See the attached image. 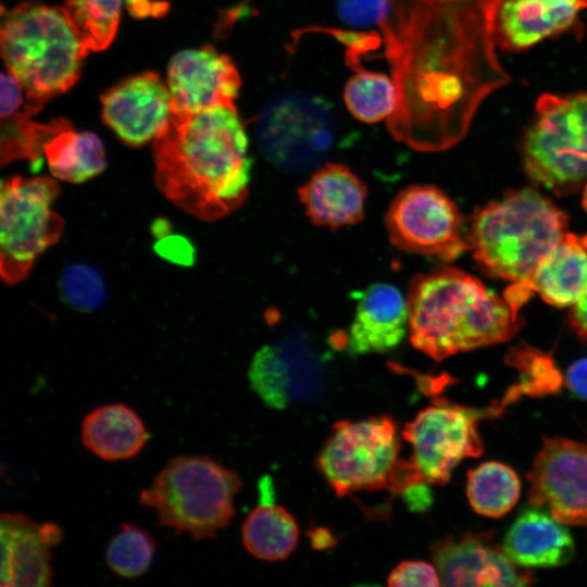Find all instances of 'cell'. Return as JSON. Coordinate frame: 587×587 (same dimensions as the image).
I'll list each match as a JSON object with an SVG mask.
<instances>
[{
	"label": "cell",
	"instance_id": "1",
	"mask_svg": "<svg viewBox=\"0 0 587 587\" xmlns=\"http://www.w3.org/2000/svg\"><path fill=\"white\" fill-rule=\"evenodd\" d=\"M503 0H383L377 24L396 88L390 135L413 150L461 141L482 102L510 77L496 53Z\"/></svg>",
	"mask_w": 587,
	"mask_h": 587
},
{
	"label": "cell",
	"instance_id": "2",
	"mask_svg": "<svg viewBox=\"0 0 587 587\" xmlns=\"http://www.w3.org/2000/svg\"><path fill=\"white\" fill-rule=\"evenodd\" d=\"M153 157L158 188L197 218H222L248 197L251 159L236 107L172 115L153 140Z\"/></svg>",
	"mask_w": 587,
	"mask_h": 587
},
{
	"label": "cell",
	"instance_id": "3",
	"mask_svg": "<svg viewBox=\"0 0 587 587\" xmlns=\"http://www.w3.org/2000/svg\"><path fill=\"white\" fill-rule=\"evenodd\" d=\"M407 302L410 341L435 361L505 342L522 327L503 297L451 266L416 275Z\"/></svg>",
	"mask_w": 587,
	"mask_h": 587
},
{
	"label": "cell",
	"instance_id": "4",
	"mask_svg": "<svg viewBox=\"0 0 587 587\" xmlns=\"http://www.w3.org/2000/svg\"><path fill=\"white\" fill-rule=\"evenodd\" d=\"M567 226V215L537 190L514 189L474 212L467 241L488 275L523 283L533 277Z\"/></svg>",
	"mask_w": 587,
	"mask_h": 587
},
{
	"label": "cell",
	"instance_id": "5",
	"mask_svg": "<svg viewBox=\"0 0 587 587\" xmlns=\"http://www.w3.org/2000/svg\"><path fill=\"white\" fill-rule=\"evenodd\" d=\"M0 36L7 70L42 107L76 83L89 52L62 7L18 4L2 14Z\"/></svg>",
	"mask_w": 587,
	"mask_h": 587
},
{
	"label": "cell",
	"instance_id": "6",
	"mask_svg": "<svg viewBox=\"0 0 587 587\" xmlns=\"http://www.w3.org/2000/svg\"><path fill=\"white\" fill-rule=\"evenodd\" d=\"M239 475L205 455L171 459L139 495L159 523L197 540L214 538L235 514Z\"/></svg>",
	"mask_w": 587,
	"mask_h": 587
},
{
	"label": "cell",
	"instance_id": "7",
	"mask_svg": "<svg viewBox=\"0 0 587 587\" xmlns=\"http://www.w3.org/2000/svg\"><path fill=\"white\" fill-rule=\"evenodd\" d=\"M522 143L523 167L533 184L558 196L587 182V92L542 95Z\"/></svg>",
	"mask_w": 587,
	"mask_h": 587
},
{
	"label": "cell",
	"instance_id": "8",
	"mask_svg": "<svg viewBox=\"0 0 587 587\" xmlns=\"http://www.w3.org/2000/svg\"><path fill=\"white\" fill-rule=\"evenodd\" d=\"M397 425L388 415L342 420L316 457V467L338 497L389 489L400 461Z\"/></svg>",
	"mask_w": 587,
	"mask_h": 587
},
{
	"label": "cell",
	"instance_id": "9",
	"mask_svg": "<svg viewBox=\"0 0 587 587\" xmlns=\"http://www.w3.org/2000/svg\"><path fill=\"white\" fill-rule=\"evenodd\" d=\"M60 195L47 176H13L1 183L0 272L8 285L22 282L36 260L59 241L64 221L51 207Z\"/></svg>",
	"mask_w": 587,
	"mask_h": 587
},
{
	"label": "cell",
	"instance_id": "10",
	"mask_svg": "<svg viewBox=\"0 0 587 587\" xmlns=\"http://www.w3.org/2000/svg\"><path fill=\"white\" fill-rule=\"evenodd\" d=\"M503 410L499 401L474 409L436 397L402 430L403 439L413 449L410 461L421 478L428 485H444L461 461L479 457L484 450L478 432L480 419L497 416Z\"/></svg>",
	"mask_w": 587,
	"mask_h": 587
},
{
	"label": "cell",
	"instance_id": "11",
	"mask_svg": "<svg viewBox=\"0 0 587 587\" xmlns=\"http://www.w3.org/2000/svg\"><path fill=\"white\" fill-rule=\"evenodd\" d=\"M385 226L390 242L407 252L451 262L470 249L459 208L433 185L402 189L385 214Z\"/></svg>",
	"mask_w": 587,
	"mask_h": 587
},
{
	"label": "cell",
	"instance_id": "12",
	"mask_svg": "<svg viewBox=\"0 0 587 587\" xmlns=\"http://www.w3.org/2000/svg\"><path fill=\"white\" fill-rule=\"evenodd\" d=\"M332 114L314 96L294 92L279 97L258 123L260 147L275 165L298 171L313 166L330 148Z\"/></svg>",
	"mask_w": 587,
	"mask_h": 587
},
{
	"label": "cell",
	"instance_id": "13",
	"mask_svg": "<svg viewBox=\"0 0 587 587\" xmlns=\"http://www.w3.org/2000/svg\"><path fill=\"white\" fill-rule=\"evenodd\" d=\"M248 377L252 389L273 409L315 401L326 388L324 361L304 334L262 347Z\"/></svg>",
	"mask_w": 587,
	"mask_h": 587
},
{
	"label": "cell",
	"instance_id": "14",
	"mask_svg": "<svg viewBox=\"0 0 587 587\" xmlns=\"http://www.w3.org/2000/svg\"><path fill=\"white\" fill-rule=\"evenodd\" d=\"M527 479L530 504L565 525H587V446L545 437Z\"/></svg>",
	"mask_w": 587,
	"mask_h": 587
},
{
	"label": "cell",
	"instance_id": "15",
	"mask_svg": "<svg viewBox=\"0 0 587 587\" xmlns=\"http://www.w3.org/2000/svg\"><path fill=\"white\" fill-rule=\"evenodd\" d=\"M434 564L445 586H528L534 575L513 563L494 535H449L430 547Z\"/></svg>",
	"mask_w": 587,
	"mask_h": 587
},
{
	"label": "cell",
	"instance_id": "16",
	"mask_svg": "<svg viewBox=\"0 0 587 587\" xmlns=\"http://www.w3.org/2000/svg\"><path fill=\"white\" fill-rule=\"evenodd\" d=\"M172 115L232 107L240 88L239 73L232 60L211 46L178 52L167 67Z\"/></svg>",
	"mask_w": 587,
	"mask_h": 587
},
{
	"label": "cell",
	"instance_id": "17",
	"mask_svg": "<svg viewBox=\"0 0 587 587\" xmlns=\"http://www.w3.org/2000/svg\"><path fill=\"white\" fill-rule=\"evenodd\" d=\"M104 123L127 145L153 141L172 116L167 84L146 72L115 85L101 97Z\"/></svg>",
	"mask_w": 587,
	"mask_h": 587
},
{
	"label": "cell",
	"instance_id": "18",
	"mask_svg": "<svg viewBox=\"0 0 587 587\" xmlns=\"http://www.w3.org/2000/svg\"><path fill=\"white\" fill-rule=\"evenodd\" d=\"M62 537L57 524H38L22 513H2L0 585L50 586L53 579L51 549Z\"/></svg>",
	"mask_w": 587,
	"mask_h": 587
},
{
	"label": "cell",
	"instance_id": "19",
	"mask_svg": "<svg viewBox=\"0 0 587 587\" xmlns=\"http://www.w3.org/2000/svg\"><path fill=\"white\" fill-rule=\"evenodd\" d=\"M587 291V235L566 233L523 283H511L503 292L511 309L520 313L536 292L548 304L565 308L575 304Z\"/></svg>",
	"mask_w": 587,
	"mask_h": 587
},
{
	"label": "cell",
	"instance_id": "20",
	"mask_svg": "<svg viewBox=\"0 0 587 587\" xmlns=\"http://www.w3.org/2000/svg\"><path fill=\"white\" fill-rule=\"evenodd\" d=\"M42 105L27 100L21 83L8 71L1 74V165L27 160L37 171L42 165L46 142L57 133L72 127L65 118L48 123L32 120Z\"/></svg>",
	"mask_w": 587,
	"mask_h": 587
},
{
	"label": "cell",
	"instance_id": "21",
	"mask_svg": "<svg viewBox=\"0 0 587 587\" xmlns=\"http://www.w3.org/2000/svg\"><path fill=\"white\" fill-rule=\"evenodd\" d=\"M409 332L407 297L394 285L377 283L358 294L348 350L359 355L396 348Z\"/></svg>",
	"mask_w": 587,
	"mask_h": 587
},
{
	"label": "cell",
	"instance_id": "22",
	"mask_svg": "<svg viewBox=\"0 0 587 587\" xmlns=\"http://www.w3.org/2000/svg\"><path fill=\"white\" fill-rule=\"evenodd\" d=\"M366 198L362 179L339 163L321 165L298 189V200L310 221L330 229L361 222Z\"/></svg>",
	"mask_w": 587,
	"mask_h": 587
},
{
	"label": "cell",
	"instance_id": "23",
	"mask_svg": "<svg viewBox=\"0 0 587 587\" xmlns=\"http://www.w3.org/2000/svg\"><path fill=\"white\" fill-rule=\"evenodd\" d=\"M502 548L513 563L525 569L561 566L574 555V540L564 523L533 504L516 516Z\"/></svg>",
	"mask_w": 587,
	"mask_h": 587
},
{
	"label": "cell",
	"instance_id": "24",
	"mask_svg": "<svg viewBox=\"0 0 587 587\" xmlns=\"http://www.w3.org/2000/svg\"><path fill=\"white\" fill-rule=\"evenodd\" d=\"M587 0H503L496 38L508 51L525 50L542 39L569 28Z\"/></svg>",
	"mask_w": 587,
	"mask_h": 587
},
{
	"label": "cell",
	"instance_id": "25",
	"mask_svg": "<svg viewBox=\"0 0 587 587\" xmlns=\"http://www.w3.org/2000/svg\"><path fill=\"white\" fill-rule=\"evenodd\" d=\"M83 445L105 461L127 460L137 455L148 440L140 416L124 403H109L93 409L83 420Z\"/></svg>",
	"mask_w": 587,
	"mask_h": 587
},
{
	"label": "cell",
	"instance_id": "26",
	"mask_svg": "<svg viewBox=\"0 0 587 587\" xmlns=\"http://www.w3.org/2000/svg\"><path fill=\"white\" fill-rule=\"evenodd\" d=\"M45 157L55 178L74 184L99 175L107 165L100 138L90 132H75L73 126L57 133L46 142Z\"/></svg>",
	"mask_w": 587,
	"mask_h": 587
},
{
	"label": "cell",
	"instance_id": "27",
	"mask_svg": "<svg viewBox=\"0 0 587 587\" xmlns=\"http://www.w3.org/2000/svg\"><path fill=\"white\" fill-rule=\"evenodd\" d=\"M246 550L264 561L288 558L299 540V527L294 516L282 505L262 501L246 517L241 527Z\"/></svg>",
	"mask_w": 587,
	"mask_h": 587
},
{
	"label": "cell",
	"instance_id": "28",
	"mask_svg": "<svg viewBox=\"0 0 587 587\" xmlns=\"http://www.w3.org/2000/svg\"><path fill=\"white\" fill-rule=\"evenodd\" d=\"M521 483L509 465L489 461L467 474L466 495L472 508L480 515L500 517L517 502Z\"/></svg>",
	"mask_w": 587,
	"mask_h": 587
},
{
	"label": "cell",
	"instance_id": "29",
	"mask_svg": "<svg viewBox=\"0 0 587 587\" xmlns=\"http://www.w3.org/2000/svg\"><path fill=\"white\" fill-rule=\"evenodd\" d=\"M507 365L520 376L513 385L521 396L544 397L561 391L565 379L557 366L551 352L521 342L512 347L504 357Z\"/></svg>",
	"mask_w": 587,
	"mask_h": 587
},
{
	"label": "cell",
	"instance_id": "30",
	"mask_svg": "<svg viewBox=\"0 0 587 587\" xmlns=\"http://www.w3.org/2000/svg\"><path fill=\"white\" fill-rule=\"evenodd\" d=\"M351 114L365 123L388 118L396 108V88L383 73L359 68L348 80L344 93Z\"/></svg>",
	"mask_w": 587,
	"mask_h": 587
},
{
	"label": "cell",
	"instance_id": "31",
	"mask_svg": "<svg viewBox=\"0 0 587 587\" xmlns=\"http://www.w3.org/2000/svg\"><path fill=\"white\" fill-rule=\"evenodd\" d=\"M123 1L65 0L62 8L89 51H100L117 32Z\"/></svg>",
	"mask_w": 587,
	"mask_h": 587
},
{
	"label": "cell",
	"instance_id": "32",
	"mask_svg": "<svg viewBox=\"0 0 587 587\" xmlns=\"http://www.w3.org/2000/svg\"><path fill=\"white\" fill-rule=\"evenodd\" d=\"M155 552L152 536L139 526L123 523L105 550L108 566L118 576L134 578L150 566Z\"/></svg>",
	"mask_w": 587,
	"mask_h": 587
},
{
	"label": "cell",
	"instance_id": "33",
	"mask_svg": "<svg viewBox=\"0 0 587 587\" xmlns=\"http://www.w3.org/2000/svg\"><path fill=\"white\" fill-rule=\"evenodd\" d=\"M59 288L62 300L79 312L98 309L107 292L100 272L82 263L71 264L62 271Z\"/></svg>",
	"mask_w": 587,
	"mask_h": 587
},
{
	"label": "cell",
	"instance_id": "34",
	"mask_svg": "<svg viewBox=\"0 0 587 587\" xmlns=\"http://www.w3.org/2000/svg\"><path fill=\"white\" fill-rule=\"evenodd\" d=\"M389 586H440L436 565L425 561H402L392 569L387 578Z\"/></svg>",
	"mask_w": 587,
	"mask_h": 587
},
{
	"label": "cell",
	"instance_id": "35",
	"mask_svg": "<svg viewBox=\"0 0 587 587\" xmlns=\"http://www.w3.org/2000/svg\"><path fill=\"white\" fill-rule=\"evenodd\" d=\"M383 0H338L340 17L354 26L377 23Z\"/></svg>",
	"mask_w": 587,
	"mask_h": 587
},
{
	"label": "cell",
	"instance_id": "36",
	"mask_svg": "<svg viewBox=\"0 0 587 587\" xmlns=\"http://www.w3.org/2000/svg\"><path fill=\"white\" fill-rule=\"evenodd\" d=\"M155 252L163 259L182 266L195 262V248L189 239L182 235L168 234L154 243Z\"/></svg>",
	"mask_w": 587,
	"mask_h": 587
},
{
	"label": "cell",
	"instance_id": "37",
	"mask_svg": "<svg viewBox=\"0 0 587 587\" xmlns=\"http://www.w3.org/2000/svg\"><path fill=\"white\" fill-rule=\"evenodd\" d=\"M564 379L575 397L587 400V357L571 364Z\"/></svg>",
	"mask_w": 587,
	"mask_h": 587
},
{
	"label": "cell",
	"instance_id": "38",
	"mask_svg": "<svg viewBox=\"0 0 587 587\" xmlns=\"http://www.w3.org/2000/svg\"><path fill=\"white\" fill-rule=\"evenodd\" d=\"M129 13L136 17L161 16L166 13L165 0H124Z\"/></svg>",
	"mask_w": 587,
	"mask_h": 587
},
{
	"label": "cell",
	"instance_id": "39",
	"mask_svg": "<svg viewBox=\"0 0 587 587\" xmlns=\"http://www.w3.org/2000/svg\"><path fill=\"white\" fill-rule=\"evenodd\" d=\"M570 324L579 338L587 340V291L573 304Z\"/></svg>",
	"mask_w": 587,
	"mask_h": 587
},
{
	"label": "cell",
	"instance_id": "40",
	"mask_svg": "<svg viewBox=\"0 0 587 587\" xmlns=\"http://www.w3.org/2000/svg\"><path fill=\"white\" fill-rule=\"evenodd\" d=\"M172 225L165 218H157L151 225V233L155 239H160L171 234Z\"/></svg>",
	"mask_w": 587,
	"mask_h": 587
},
{
	"label": "cell",
	"instance_id": "41",
	"mask_svg": "<svg viewBox=\"0 0 587 587\" xmlns=\"http://www.w3.org/2000/svg\"><path fill=\"white\" fill-rule=\"evenodd\" d=\"M582 203H583L584 209L587 211V182L584 185Z\"/></svg>",
	"mask_w": 587,
	"mask_h": 587
}]
</instances>
